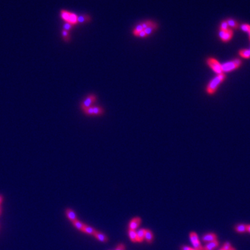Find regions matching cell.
<instances>
[{"mask_svg": "<svg viewBox=\"0 0 250 250\" xmlns=\"http://www.w3.org/2000/svg\"><path fill=\"white\" fill-rule=\"evenodd\" d=\"M61 18L65 22L72 24L73 26L78 24V15L66 10H61L60 12Z\"/></svg>", "mask_w": 250, "mask_h": 250, "instance_id": "obj_1", "label": "cell"}, {"mask_svg": "<svg viewBox=\"0 0 250 250\" xmlns=\"http://www.w3.org/2000/svg\"><path fill=\"white\" fill-rule=\"evenodd\" d=\"M225 78V75H224L223 73L219 74L218 76L215 77L210 82L209 84L208 85L207 88H206V90H207V93L210 95H212L217 90V88L218 87L220 84L223 81Z\"/></svg>", "mask_w": 250, "mask_h": 250, "instance_id": "obj_2", "label": "cell"}, {"mask_svg": "<svg viewBox=\"0 0 250 250\" xmlns=\"http://www.w3.org/2000/svg\"><path fill=\"white\" fill-rule=\"evenodd\" d=\"M242 62L239 59H236V60L228 62V63H224L223 65H222V72H231L233 70H235L236 68L239 67V66L241 65Z\"/></svg>", "mask_w": 250, "mask_h": 250, "instance_id": "obj_3", "label": "cell"}, {"mask_svg": "<svg viewBox=\"0 0 250 250\" xmlns=\"http://www.w3.org/2000/svg\"><path fill=\"white\" fill-rule=\"evenodd\" d=\"M207 64L215 72L217 73L218 74H220L222 73V65L217 60H215V59L213 58L208 59Z\"/></svg>", "mask_w": 250, "mask_h": 250, "instance_id": "obj_4", "label": "cell"}, {"mask_svg": "<svg viewBox=\"0 0 250 250\" xmlns=\"http://www.w3.org/2000/svg\"><path fill=\"white\" fill-rule=\"evenodd\" d=\"M83 111L84 112L85 114L87 115V116H101V115H102L103 113H104V109H103L102 107L100 106H92L90 107H89L88 109L84 110Z\"/></svg>", "mask_w": 250, "mask_h": 250, "instance_id": "obj_5", "label": "cell"}, {"mask_svg": "<svg viewBox=\"0 0 250 250\" xmlns=\"http://www.w3.org/2000/svg\"><path fill=\"white\" fill-rule=\"evenodd\" d=\"M96 100H97V98H96L95 95H91L88 96V97H87L83 101V102H81V109L83 110V111H84V110L88 109L89 107L92 106V105L93 104V103L95 102Z\"/></svg>", "mask_w": 250, "mask_h": 250, "instance_id": "obj_6", "label": "cell"}, {"mask_svg": "<svg viewBox=\"0 0 250 250\" xmlns=\"http://www.w3.org/2000/svg\"><path fill=\"white\" fill-rule=\"evenodd\" d=\"M190 238L192 245H193L194 249L197 250H203V247H201V245L199 240V238L195 232H191L190 233Z\"/></svg>", "mask_w": 250, "mask_h": 250, "instance_id": "obj_7", "label": "cell"}, {"mask_svg": "<svg viewBox=\"0 0 250 250\" xmlns=\"http://www.w3.org/2000/svg\"><path fill=\"white\" fill-rule=\"evenodd\" d=\"M141 220L140 217H135V218L132 219L131 220V222H129V230H133V231L136 230V229L138 227L140 224H141Z\"/></svg>", "mask_w": 250, "mask_h": 250, "instance_id": "obj_8", "label": "cell"}, {"mask_svg": "<svg viewBox=\"0 0 250 250\" xmlns=\"http://www.w3.org/2000/svg\"><path fill=\"white\" fill-rule=\"evenodd\" d=\"M217 239V236L213 233H208L204 235L202 237V240L205 242H210L214 241Z\"/></svg>", "mask_w": 250, "mask_h": 250, "instance_id": "obj_9", "label": "cell"}, {"mask_svg": "<svg viewBox=\"0 0 250 250\" xmlns=\"http://www.w3.org/2000/svg\"><path fill=\"white\" fill-rule=\"evenodd\" d=\"M219 242L217 240H214V241L208 242L204 247H203V250H214L215 248L218 247Z\"/></svg>", "mask_w": 250, "mask_h": 250, "instance_id": "obj_10", "label": "cell"}, {"mask_svg": "<svg viewBox=\"0 0 250 250\" xmlns=\"http://www.w3.org/2000/svg\"><path fill=\"white\" fill-rule=\"evenodd\" d=\"M93 236H95V237L97 238L98 240H100L101 242H106L108 241V238L106 236H105L104 233H101V232H99V231H95V233H94Z\"/></svg>", "mask_w": 250, "mask_h": 250, "instance_id": "obj_11", "label": "cell"}, {"mask_svg": "<svg viewBox=\"0 0 250 250\" xmlns=\"http://www.w3.org/2000/svg\"><path fill=\"white\" fill-rule=\"evenodd\" d=\"M65 213L68 217V219L70 220L72 222L77 220V215L76 214H75V213L74 212V210H72V209H70V208H68V209H66Z\"/></svg>", "mask_w": 250, "mask_h": 250, "instance_id": "obj_12", "label": "cell"}, {"mask_svg": "<svg viewBox=\"0 0 250 250\" xmlns=\"http://www.w3.org/2000/svg\"><path fill=\"white\" fill-rule=\"evenodd\" d=\"M158 29V24L157 23L153 22V24L147 28L144 29V32H145V33L147 34V36H149V35H151L153 31H155L157 29Z\"/></svg>", "mask_w": 250, "mask_h": 250, "instance_id": "obj_13", "label": "cell"}, {"mask_svg": "<svg viewBox=\"0 0 250 250\" xmlns=\"http://www.w3.org/2000/svg\"><path fill=\"white\" fill-rule=\"evenodd\" d=\"M144 239L148 243H152L153 240V235L152 231L149 229H146L144 233Z\"/></svg>", "mask_w": 250, "mask_h": 250, "instance_id": "obj_14", "label": "cell"}, {"mask_svg": "<svg viewBox=\"0 0 250 250\" xmlns=\"http://www.w3.org/2000/svg\"><path fill=\"white\" fill-rule=\"evenodd\" d=\"M233 36V31L231 30V29H229L227 31H225V33H224V35L223 36V38H222V40L223 41V42H227V41L230 40V39L232 38Z\"/></svg>", "mask_w": 250, "mask_h": 250, "instance_id": "obj_15", "label": "cell"}, {"mask_svg": "<svg viewBox=\"0 0 250 250\" xmlns=\"http://www.w3.org/2000/svg\"><path fill=\"white\" fill-rule=\"evenodd\" d=\"M235 230L236 232L239 233H243L247 232V224H239L236 226Z\"/></svg>", "mask_w": 250, "mask_h": 250, "instance_id": "obj_16", "label": "cell"}, {"mask_svg": "<svg viewBox=\"0 0 250 250\" xmlns=\"http://www.w3.org/2000/svg\"><path fill=\"white\" fill-rule=\"evenodd\" d=\"M90 21V17L89 15H81L78 16V24H82V23L89 22Z\"/></svg>", "mask_w": 250, "mask_h": 250, "instance_id": "obj_17", "label": "cell"}, {"mask_svg": "<svg viewBox=\"0 0 250 250\" xmlns=\"http://www.w3.org/2000/svg\"><path fill=\"white\" fill-rule=\"evenodd\" d=\"M145 230L144 229H141L137 232V242H141L143 241L144 239V233H145Z\"/></svg>", "mask_w": 250, "mask_h": 250, "instance_id": "obj_18", "label": "cell"}, {"mask_svg": "<svg viewBox=\"0 0 250 250\" xmlns=\"http://www.w3.org/2000/svg\"><path fill=\"white\" fill-rule=\"evenodd\" d=\"M81 231H83V232L84 233H88V234L93 235L95 232V230L93 227H91V226H89L88 225H86V224H84V226L83 229H82Z\"/></svg>", "mask_w": 250, "mask_h": 250, "instance_id": "obj_19", "label": "cell"}, {"mask_svg": "<svg viewBox=\"0 0 250 250\" xmlns=\"http://www.w3.org/2000/svg\"><path fill=\"white\" fill-rule=\"evenodd\" d=\"M61 36H62V38H63V40L65 41V43H69L70 41V32L67 31L65 30H62L61 32Z\"/></svg>", "mask_w": 250, "mask_h": 250, "instance_id": "obj_20", "label": "cell"}, {"mask_svg": "<svg viewBox=\"0 0 250 250\" xmlns=\"http://www.w3.org/2000/svg\"><path fill=\"white\" fill-rule=\"evenodd\" d=\"M129 236L130 240H131L132 242H137V232L133 230H129Z\"/></svg>", "mask_w": 250, "mask_h": 250, "instance_id": "obj_21", "label": "cell"}, {"mask_svg": "<svg viewBox=\"0 0 250 250\" xmlns=\"http://www.w3.org/2000/svg\"><path fill=\"white\" fill-rule=\"evenodd\" d=\"M239 54L243 58H250V49H243L239 52Z\"/></svg>", "mask_w": 250, "mask_h": 250, "instance_id": "obj_22", "label": "cell"}, {"mask_svg": "<svg viewBox=\"0 0 250 250\" xmlns=\"http://www.w3.org/2000/svg\"><path fill=\"white\" fill-rule=\"evenodd\" d=\"M226 22H227V23H228L229 27H232V28H234V29H237L238 27V23L236 22L234 20L229 19V20H226Z\"/></svg>", "mask_w": 250, "mask_h": 250, "instance_id": "obj_23", "label": "cell"}, {"mask_svg": "<svg viewBox=\"0 0 250 250\" xmlns=\"http://www.w3.org/2000/svg\"><path fill=\"white\" fill-rule=\"evenodd\" d=\"M72 224H74V226L76 227L77 229H79V230L81 231L82 229H83L84 226V224L82 223L81 222L79 221V220H76V221H74L72 222Z\"/></svg>", "mask_w": 250, "mask_h": 250, "instance_id": "obj_24", "label": "cell"}, {"mask_svg": "<svg viewBox=\"0 0 250 250\" xmlns=\"http://www.w3.org/2000/svg\"><path fill=\"white\" fill-rule=\"evenodd\" d=\"M143 30H144V29H143V27H142V25L141 24L137 25L136 27V28H135V29L134 30V31H133V33H134V35L135 36H137V35L140 33V32L143 31Z\"/></svg>", "mask_w": 250, "mask_h": 250, "instance_id": "obj_25", "label": "cell"}, {"mask_svg": "<svg viewBox=\"0 0 250 250\" xmlns=\"http://www.w3.org/2000/svg\"><path fill=\"white\" fill-rule=\"evenodd\" d=\"M73 27L74 26H73L72 24H69V23H67V22H65L63 25V30H65V31L70 32L73 29Z\"/></svg>", "mask_w": 250, "mask_h": 250, "instance_id": "obj_26", "label": "cell"}, {"mask_svg": "<svg viewBox=\"0 0 250 250\" xmlns=\"http://www.w3.org/2000/svg\"><path fill=\"white\" fill-rule=\"evenodd\" d=\"M220 30L222 31H227L229 29V25H228V23L226 21H223L221 24H220Z\"/></svg>", "mask_w": 250, "mask_h": 250, "instance_id": "obj_27", "label": "cell"}, {"mask_svg": "<svg viewBox=\"0 0 250 250\" xmlns=\"http://www.w3.org/2000/svg\"><path fill=\"white\" fill-rule=\"evenodd\" d=\"M153 23V22L151 21V20H148V21H145V22L142 23L141 25H142V27H143V29L144 30V29L147 28V27L151 26V25H152Z\"/></svg>", "mask_w": 250, "mask_h": 250, "instance_id": "obj_28", "label": "cell"}, {"mask_svg": "<svg viewBox=\"0 0 250 250\" xmlns=\"http://www.w3.org/2000/svg\"><path fill=\"white\" fill-rule=\"evenodd\" d=\"M231 248H232V247H231L230 242H224L223 246L222 247V249L223 250H230Z\"/></svg>", "mask_w": 250, "mask_h": 250, "instance_id": "obj_29", "label": "cell"}, {"mask_svg": "<svg viewBox=\"0 0 250 250\" xmlns=\"http://www.w3.org/2000/svg\"><path fill=\"white\" fill-rule=\"evenodd\" d=\"M240 28H241V29H242V31H246V32H248L249 30L250 29V25L247 24H242L241 27H240Z\"/></svg>", "mask_w": 250, "mask_h": 250, "instance_id": "obj_30", "label": "cell"}, {"mask_svg": "<svg viewBox=\"0 0 250 250\" xmlns=\"http://www.w3.org/2000/svg\"><path fill=\"white\" fill-rule=\"evenodd\" d=\"M137 36H138V37H141V38H145L147 36V34L145 33V32H144V31L143 30V31L140 32V33L137 35Z\"/></svg>", "mask_w": 250, "mask_h": 250, "instance_id": "obj_31", "label": "cell"}, {"mask_svg": "<svg viewBox=\"0 0 250 250\" xmlns=\"http://www.w3.org/2000/svg\"><path fill=\"white\" fill-rule=\"evenodd\" d=\"M125 245H124L123 244H120L118 247H116V250H125Z\"/></svg>", "mask_w": 250, "mask_h": 250, "instance_id": "obj_32", "label": "cell"}, {"mask_svg": "<svg viewBox=\"0 0 250 250\" xmlns=\"http://www.w3.org/2000/svg\"><path fill=\"white\" fill-rule=\"evenodd\" d=\"M190 247H188V246H182V250H190Z\"/></svg>", "mask_w": 250, "mask_h": 250, "instance_id": "obj_33", "label": "cell"}, {"mask_svg": "<svg viewBox=\"0 0 250 250\" xmlns=\"http://www.w3.org/2000/svg\"><path fill=\"white\" fill-rule=\"evenodd\" d=\"M247 231L250 233V224H247Z\"/></svg>", "mask_w": 250, "mask_h": 250, "instance_id": "obj_34", "label": "cell"}, {"mask_svg": "<svg viewBox=\"0 0 250 250\" xmlns=\"http://www.w3.org/2000/svg\"><path fill=\"white\" fill-rule=\"evenodd\" d=\"M2 200V196L1 195H0V203H1Z\"/></svg>", "mask_w": 250, "mask_h": 250, "instance_id": "obj_35", "label": "cell"}, {"mask_svg": "<svg viewBox=\"0 0 250 250\" xmlns=\"http://www.w3.org/2000/svg\"><path fill=\"white\" fill-rule=\"evenodd\" d=\"M230 250H236V249L234 248H233V247H232V248H231Z\"/></svg>", "mask_w": 250, "mask_h": 250, "instance_id": "obj_36", "label": "cell"}, {"mask_svg": "<svg viewBox=\"0 0 250 250\" xmlns=\"http://www.w3.org/2000/svg\"><path fill=\"white\" fill-rule=\"evenodd\" d=\"M190 250H197V249H194V248H193V249H192V248H191V249H190Z\"/></svg>", "mask_w": 250, "mask_h": 250, "instance_id": "obj_37", "label": "cell"}, {"mask_svg": "<svg viewBox=\"0 0 250 250\" xmlns=\"http://www.w3.org/2000/svg\"><path fill=\"white\" fill-rule=\"evenodd\" d=\"M219 250H223V249H222L221 248V249H219Z\"/></svg>", "mask_w": 250, "mask_h": 250, "instance_id": "obj_38", "label": "cell"}, {"mask_svg": "<svg viewBox=\"0 0 250 250\" xmlns=\"http://www.w3.org/2000/svg\"><path fill=\"white\" fill-rule=\"evenodd\" d=\"M249 37H250V35H249Z\"/></svg>", "mask_w": 250, "mask_h": 250, "instance_id": "obj_39", "label": "cell"}]
</instances>
